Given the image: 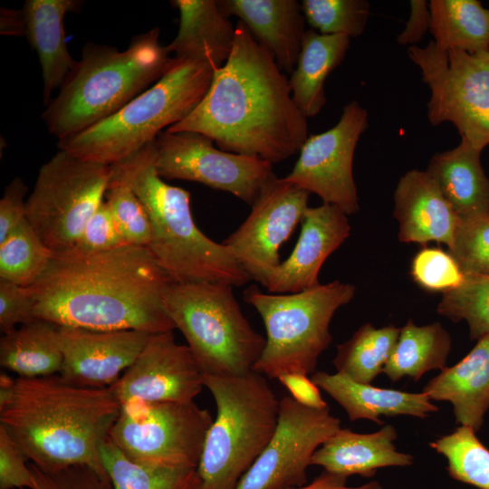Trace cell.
<instances>
[{
  "label": "cell",
  "mask_w": 489,
  "mask_h": 489,
  "mask_svg": "<svg viewBox=\"0 0 489 489\" xmlns=\"http://www.w3.org/2000/svg\"><path fill=\"white\" fill-rule=\"evenodd\" d=\"M304 18L321 34L358 37L366 28L370 5L365 0H303Z\"/></svg>",
  "instance_id": "cell-37"
},
{
  "label": "cell",
  "mask_w": 489,
  "mask_h": 489,
  "mask_svg": "<svg viewBox=\"0 0 489 489\" xmlns=\"http://www.w3.org/2000/svg\"><path fill=\"white\" fill-rule=\"evenodd\" d=\"M481 152L461 139L454 149L435 154L426 170L459 219L489 215V178Z\"/></svg>",
  "instance_id": "cell-27"
},
{
  "label": "cell",
  "mask_w": 489,
  "mask_h": 489,
  "mask_svg": "<svg viewBox=\"0 0 489 489\" xmlns=\"http://www.w3.org/2000/svg\"><path fill=\"white\" fill-rule=\"evenodd\" d=\"M350 233L347 215L338 206L327 203L309 206L292 254L268 277V292L294 293L320 284L319 273L323 263Z\"/></svg>",
  "instance_id": "cell-19"
},
{
  "label": "cell",
  "mask_w": 489,
  "mask_h": 489,
  "mask_svg": "<svg viewBox=\"0 0 489 489\" xmlns=\"http://www.w3.org/2000/svg\"><path fill=\"white\" fill-rule=\"evenodd\" d=\"M179 11L177 36L167 45L174 58L205 63L214 70L228 60L235 28L215 0H174Z\"/></svg>",
  "instance_id": "cell-24"
},
{
  "label": "cell",
  "mask_w": 489,
  "mask_h": 489,
  "mask_svg": "<svg viewBox=\"0 0 489 489\" xmlns=\"http://www.w3.org/2000/svg\"><path fill=\"white\" fill-rule=\"evenodd\" d=\"M346 35H326L305 31L296 66L289 84L292 100L305 118L314 117L326 104L324 83L340 64L350 46Z\"/></svg>",
  "instance_id": "cell-28"
},
{
  "label": "cell",
  "mask_w": 489,
  "mask_h": 489,
  "mask_svg": "<svg viewBox=\"0 0 489 489\" xmlns=\"http://www.w3.org/2000/svg\"><path fill=\"white\" fill-rule=\"evenodd\" d=\"M355 290L338 280L294 293H265L256 286L246 289L244 299L260 314L266 331L264 349L253 370L269 379L313 374L332 340V317L352 300Z\"/></svg>",
  "instance_id": "cell-9"
},
{
  "label": "cell",
  "mask_w": 489,
  "mask_h": 489,
  "mask_svg": "<svg viewBox=\"0 0 489 489\" xmlns=\"http://www.w3.org/2000/svg\"><path fill=\"white\" fill-rule=\"evenodd\" d=\"M216 416L204 444L197 472L203 489H235L275 431L280 399L254 370L230 377L204 376Z\"/></svg>",
  "instance_id": "cell-7"
},
{
  "label": "cell",
  "mask_w": 489,
  "mask_h": 489,
  "mask_svg": "<svg viewBox=\"0 0 489 489\" xmlns=\"http://www.w3.org/2000/svg\"><path fill=\"white\" fill-rule=\"evenodd\" d=\"M120 408L109 388L78 387L59 374L17 378L11 396L0 404V425L43 471L87 465L108 475L100 449Z\"/></svg>",
  "instance_id": "cell-3"
},
{
  "label": "cell",
  "mask_w": 489,
  "mask_h": 489,
  "mask_svg": "<svg viewBox=\"0 0 489 489\" xmlns=\"http://www.w3.org/2000/svg\"><path fill=\"white\" fill-rule=\"evenodd\" d=\"M397 438L398 432L390 424L372 433L340 427L316 450L312 465L345 478L353 475L371 478L383 467L412 465L414 456L397 450Z\"/></svg>",
  "instance_id": "cell-21"
},
{
  "label": "cell",
  "mask_w": 489,
  "mask_h": 489,
  "mask_svg": "<svg viewBox=\"0 0 489 489\" xmlns=\"http://www.w3.org/2000/svg\"><path fill=\"white\" fill-rule=\"evenodd\" d=\"M450 350V334L439 322L417 326L408 320L383 373L392 381L405 377L417 381L430 370L445 369Z\"/></svg>",
  "instance_id": "cell-30"
},
{
  "label": "cell",
  "mask_w": 489,
  "mask_h": 489,
  "mask_svg": "<svg viewBox=\"0 0 489 489\" xmlns=\"http://www.w3.org/2000/svg\"><path fill=\"white\" fill-rule=\"evenodd\" d=\"M224 283H171L165 310L185 337L204 376L246 374L261 357L265 338L244 315Z\"/></svg>",
  "instance_id": "cell-8"
},
{
  "label": "cell",
  "mask_w": 489,
  "mask_h": 489,
  "mask_svg": "<svg viewBox=\"0 0 489 489\" xmlns=\"http://www.w3.org/2000/svg\"><path fill=\"white\" fill-rule=\"evenodd\" d=\"M400 328L389 324L376 328L371 323L361 325L345 342L337 346L333 365L337 372L350 379L370 384L389 360Z\"/></svg>",
  "instance_id": "cell-32"
},
{
  "label": "cell",
  "mask_w": 489,
  "mask_h": 489,
  "mask_svg": "<svg viewBox=\"0 0 489 489\" xmlns=\"http://www.w3.org/2000/svg\"><path fill=\"white\" fill-rule=\"evenodd\" d=\"M171 283L148 247L123 244L95 254L53 256L31 287L38 319L155 334L175 329L163 302Z\"/></svg>",
  "instance_id": "cell-2"
},
{
  "label": "cell",
  "mask_w": 489,
  "mask_h": 489,
  "mask_svg": "<svg viewBox=\"0 0 489 489\" xmlns=\"http://www.w3.org/2000/svg\"><path fill=\"white\" fill-rule=\"evenodd\" d=\"M63 355L59 325L36 318L4 334L0 340V364L18 378L57 375Z\"/></svg>",
  "instance_id": "cell-29"
},
{
  "label": "cell",
  "mask_w": 489,
  "mask_h": 489,
  "mask_svg": "<svg viewBox=\"0 0 489 489\" xmlns=\"http://www.w3.org/2000/svg\"><path fill=\"white\" fill-rule=\"evenodd\" d=\"M436 312L454 322L465 321L471 340L489 334V273H464L459 286L443 293Z\"/></svg>",
  "instance_id": "cell-36"
},
{
  "label": "cell",
  "mask_w": 489,
  "mask_h": 489,
  "mask_svg": "<svg viewBox=\"0 0 489 489\" xmlns=\"http://www.w3.org/2000/svg\"><path fill=\"white\" fill-rule=\"evenodd\" d=\"M213 420L194 401L129 402L121 405L109 438L139 465L197 468Z\"/></svg>",
  "instance_id": "cell-12"
},
{
  "label": "cell",
  "mask_w": 489,
  "mask_h": 489,
  "mask_svg": "<svg viewBox=\"0 0 489 489\" xmlns=\"http://www.w3.org/2000/svg\"><path fill=\"white\" fill-rule=\"evenodd\" d=\"M100 454L114 489H203L197 468L139 465L127 458L109 436Z\"/></svg>",
  "instance_id": "cell-33"
},
{
  "label": "cell",
  "mask_w": 489,
  "mask_h": 489,
  "mask_svg": "<svg viewBox=\"0 0 489 489\" xmlns=\"http://www.w3.org/2000/svg\"><path fill=\"white\" fill-rule=\"evenodd\" d=\"M277 379L288 390L290 396L301 405L312 408L328 407L321 395L320 388L308 375L287 373L281 375Z\"/></svg>",
  "instance_id": "cell-46"
},
{
  "label": "cell",
  "mask_w": 489,
  "mask_h": 489,
  "mask_svg": "<svg viewBox=\"0 0 489 489\" xmlns=\"http://www.w3.org/2000/svg\"><path fill=\"white\" fill-rule=\"evenodd\" d=\"M310 193L273 175L240 226L224 242L252 280L265 287L281 263L279 250L308 209Z\"/></svg>",
  "instance_id": "cell-16"
},
{
  "label": "cell",
  "mask_w": 489,
  "mask_h": 489,
  "mask_svg": "<svg viewBox=\"0 0 489 489\" xmlns=\"http://www.w3.org/2000/svg\"><path fill=\"white\" fill-rule=\"evenodd\" d=\"M104 199L125 243L148 247L152 237L151 222L134 192L126 185L110 183Z\"/></svg>",
  "instance_id": "cell-38"
},
{
  "label": "cell",
  "mask_w": 489,
  "mask_h": 489,
  "mask_svg": "<svg viewBox=\"0 0 489 489\" xmlns=\"http://www.w3.org/2000/svg\"><path fill=\"white\" fill-rule=\"evenodd\" d=\"M32 489H114L108 475L87 465H74L57 471H43L32 463Z\"/></svg>",
  "instance_id": "cell-42"
},
{
  "label": "cell",
  "mask_w": 489,
  "mask_h": 489,
  "mask_svg": "<svg viewBox=\"0 0 489 489\" xmlns=\"http://www.w3.org/2000/svg\"><path fill=\"white\" fill-rule=\"evenodd\" d=\"M223 14L235 15L273 55L281 70L292 72L304 30L302 5L296 0H222Z\"/></svg>",
  "instance_id": "cell-22"
},
{
  "label": "cell",
  "mask_w": 489,
  "mask_h": 489,
  "mask_svg": "<svg viewBox=\"0 0 489 489\" xmlns=\"http://www.w3.org/2000/svg\"><path fill=\"white\" fill-rule=\"evenodd\" d=\"M36 299L31 286L0 278V331L6 334L36 319Z\"/></svg>",
  "instance_id": "cell-43"
},
{
  "label": "cell",
  "mask_w": 489,
  "mask_h": 489,
  "mask_svg": "<svg viewBox=\"0 0 489 489\" xmlns=\"http://www.w3.org/2000/svg\"><path fill=\"white\" fill-rule=\"evenodd\" d=\"M340 427L329 407L312 408L290 395L283 397L273 436L235 489H292L306 484L312 455Z\"/></svg>",
  "instance_id": "cell-14"
},
{
  "label": "cell",
  "mask_w": 489,
  "mask_h": 489,
  "mask_svg": "<svg viewBox=\"0 0 489 489\" xmlns=\"http://www.w3.org/2000/svg\"><path fill=\"white\" fill-rule=\"evenodd\" d=\"M410 273L420 287L443 293L456 288L464 280V273L454 257L436 247L419 250L412 260Z\"/></svg>",
  "instance_id": "cell-40"
},
{
  "label": "cell",
  "mask_w": 489,
  "mask_h": 489,
  "mask_svg": "<svg viewBox=\"0 0 489 489\" xmlns=\"http://www.w3.org/2000/svg\"><path fill=\"white\" fill-rule=\"evenodd\" d=\"M410 14L405 28L397 38L401 45H415L430 30L431 14L429 3L425 0H411Z\"/></svg>",
  "instance_id": "cell-47"
},
{
  "label": "cell",
  "mask_w": 489,
  "mask_h": 489,
  "mask_svg": "<svg viewBox=\"0 0 489 489\" xmlns=\"http://www.w3.org/2000/svg\"><path fill=\"white\" fill-rule=\"evenodd\" d=\"M311 379L345 410L350 421L367 419L383 426L380 416L427 418L439 410L423 391L378 388L356 382L339 372L315 371Z\"/></svg>",
  "instance_id": "cell-25"
},
{
  "label": "cell",
  "mask_w": 489,
  "mask_h": 489,
  "mask_svg": "<svg viewBox=\"0 0 489 489\" xmlns=\"http://www.w3.org/2000/svg\"><path fill=\"white\" fill-rule=\"evenodd\" d=\"M166 131L198 132L223 151L271 164L299 152L309 136L307 118L292 100L289 80L241 21L232 53L214 71L202 101Z\"/></svg>",
  "instance_id": "cell-1"
},
{
  "label": "cell",
  "mask_w": 489,
  "mask_h": 489,
  "mask_svg": "<svg viewBox=\"0 0 489 489\" xmlns=\"http://www.w3.org/2000/svg\"><path fill=\"white\" fill-rule=\"evenodd\" d=\"M0 34L2 35L24 36L25 21L22 9L1 7Z\"/></svg>",
  "instance_id": "cell-49"
},
{
  "label": "cell",
  "mask_w": 489,
  "mask_h": 489,
  "mask_svg": "<svg viewBox=\"0 0 489 489\" xmlns=\"http://www.w3.org/2000/svg\"><path fill=\"white\" fill-rule=\"evenodd\" d=\"M27 456L0 425V489L33 488Z\"/></svg>",
  "instance_id": "cell-44"
},
{
  "label": "cell",
  "mask_w": 489,
  "mask_h": 489,
  "mask_svg": "<svg viewBox=\"0 0 489 489\" xmlns=\"http://www.w3.org/2000/svg\"><path fill=\"white\" fill-rule=\"evenodd\" d=\"M430 30L445 51L469 53L489 51V9L478 0H431Z\"/></svg>",
  "instance_id": "cell-31"
},
{
  "label": "cell",
  "mask_w": 489,
  "mask_h": 489,
  "mask_svg": "<svg viewBox=\"0 0 489 489\" xmlns=\"http://www.w3.org/2000/svg\"><path fill=\"white\" fill-rule=\"evenodd\" d=\"M423 392L430 400L450 402L455 422L479 431L489 408V334L458 363L431 379Z\"/></svg>",
  "instance_id": "cell-23"
},
{
  "label": "cell",
  "mask_w": 489,
  "mask_h": 489,
  "mask_svg": "<svg viewBox=\"0 0 489 489\" xmlns=\"http://www.w3.org/2000/svg\"><path fill=\"white\" fill-rule=\"evenodd\" d=\"M82 5L80 0H26L22 8L24 36L41 65L46 106L53 91L61 88L77 63L67 48L63 20L66 14L80 11Z\"/></svg>",
  "instance_id": "cell-26"
},
{
  "label": "cell",
  "mask_w": 489,
  "mask_h": 489,
  "mask_svg": "<svg viewBox=\"0 0 489 489\" xmlns=\"http://www.w3.org/2000/svg\"><path fill=\"white\" fill-rule=\"evenodd\" d=\"M155 27L134 36L129 48L88 42L56 98L42 115L59 139L75 135L110 117L148 90L166 72L171 58Z\"/></svg>",
  "instance_id": "cell-5"
},
{
  "label": "cell",
  "mask_w": 489,
  "mask_h": 489,
  "mask_svg": "<svg viewBox=\"0 0 489 489\" xmlns=\"http://www.w3.org/2000/svg\"><path fill=\"white\" fill-rule=\"evenodd\" d=\"M127 244L104 201L87 221L75 244L61 255H90ZM59 256V255H57Z\"/></svg>",
  "instance_id": "cell-41"
},
{
  "label": "cell",
  "mask_w": 489,
  "mask_h": 489,
  "mask_svg": "<svg viewBox=\"0 0 489 489\" xmlns=\"http://www.w3.org/2000/svg\"><path fill=\"white\" fill-rule=\"evenodd\" d=\"M110 183L128 186L145 206L152 227L148 248L172 283L240 287L252 280L225 244L214 242L196 225L190 193L158 176L154 141L110 165Z\"/></svg>",
  "instance_id": "cell-4"
},
{
  "label": "cell",
  "mask_w": 489,
  "mask_h": 489,
  "mask_svg": "<svg viewBox=\"0 0 489 489\" xmlns=\"http://www.w3.org/2000/svg\"><path fill=\"white\" fill-rule=\"evenodd\" d=\"M27 192L28 187L20 177L5 187L0 199V242L26 219L24 197Z\"/></svg>",
  "instance_id": "cell-45"
},
{
  "label": "cell",
  "mask_w": 489,
  "mask_h": 489,
  "mask_svg": "<svg viewBox=\"0 0 489 489\" xmlns=\"http://www.w3.org/2000/svg\"><path fill=\"white\" fill-rule=\"evenodd\" d=\"M448 253L464 273H489V215L459 219Z\"/></svg>",
  "instance_id": "cell-39"
},
{
  "label": "cell",
  "mask_w": 489,
  "mask_h": 489,
  "mask_svg": "<svg viewBox=\"0 0 489 489\" xmlns=\"http://www.w3.org/2000/svg\"><path fill=\"white\" fill-rule=\"evenodd\" d=\"M207 64L171 58L163 76L115 114L58 148L83 160L113 165L155 140L164 128L187 118L206 96L214 77Z\"/></svg>",
  "instance_id": "cell-6"
},
{
  "label": "cell",
  "mask_w": 489,
  "mask_h": 489,
  "mask_svg": "<svg viewBox=\"0 0 489 489\" xmlns=\"http://www.w3.org/2000/svg\"><path fill=\"white\" fill-rule=\"evenodd\" d=\"M204 374L187 345L172 331L151 334L135 361L109 388L121 405L194 401L202 391Z\"/></svg>",
  "instance_id": "cell-17"
},
{
  "label": "cell",
  "mask_w": 489,
  "mask_h": 489,
  "mask_svg": "<svg viewBox=\"0 0 489 489\" xmlns=\"http://www.w3.org/2000/svg\"><path fill=\"white\" fill-rule=\"evenodd\" d=\"M53 258V252L25 219L0 242V278L32 286Z\"/></svg>",
  "instance_id": "cell-34"
},
{
  "label": "cell",
  "mask_w": 489,
  "mask_h": 489,
  "mask_svg": "<svg viewBox=\"0 0 489 489\" xmlns=\"http://www.w3.org/2000/svg\"><path fill=\"white\" fill-rule=\"evenodd\" d=\"M368 128V111L356 101L343 107L336 125L309 135L292 171L283 178L318 195L323 203L338 206L347 216L360 209L353 177L354 153Z\"/></svg>",
  "instance_id": "cell-15"
},
{
  "label": "cell",
  "mask_w": 489,
  "mask_h": 489,
  "mask_svg": "<svg viewBox=\"0 0 489 489\" xmlns=\"http://www.w3.org/2000/svg\"><path fill=\"white\" fill-rule=\"evenodd\" d=\"M394 206L400 242L452 245L459 218L426 170L411 169L400 177Z\"/></svg>",
  "instance_id": "cell-20"
},
{
  "label": "cell",
  "mask_w": 489,
  "mask_h": 489,
  "mask_svg": "<svg viewBox=\"0 0 489 489\" xmlns=\"http://www.w3.org/2000/svg\"><path fill=\"white\" fill-rule=\"evenodd\" d=\"M472 428L461 426L429 446L446 460V471L456 481L489 489V449Z\"/></svg>",
  "instance_id": "cell-35"
},
{
  "label": "cell",
  "mask_w": 489,
  "mask_h": 489,
  "mask_svg": "<svg viewBox=\"0 0 489 489\" xmlns=\"http://www.w3.org/2000/svg\"><path fill=\"white\" fill-rule=\"evenodd\" d=\"M348 478L330 474L326 471L316 476L310 484L292 489H384L383 485L372 480L358 486H349Z\"/></svg>",
  "instance_id": "cell-48"
},
{
  "label": "cell",
  "mask_w": 489,
  "mask_h": 489,
  "mask_svg": "<svg viewBox=\"0 0 489 489\" xmlns=\"http://www.w3.org/2000/svg\"><path fill=\"white\" fill-rule=\"evenodd\" d=\"M150 335L129 330L59 326L63 355L59 375L78 387L110 388L135 361Z\"/></svg>",
  "instance_id": "cell-18"
},
{
  "label": "cell",
  "mask_w": 489,
  "mask_h": 489,
  "mask_svg": "<svg viewBox=\"0 0 489 489\" xmlns=\"http://www.w3.org/2000/svg\"><path fill=\"white\" fill-rule=\"evenodd\" d=\"M213 142L194 131L160 132L154 140L157 173L161 178L198 182L231 193L252 206L274 175L273 164L217 149Z\"/></svg>",
  "instance_id": "cell-13"
},
{
  "label": "cell",
  "mask_w": 489,
  "mask_h": 489,
  "mask_svg": "<svg viewBox=\"0 0 489 489\" xmlns=\"http://www.w3.org/2000/svg\"><path fill=\"white\" fill-rule=\"evenodd\" d=\"M408 55L430 89V124L452 123L461 139L483 151L489 145V51H445L431 41L410 46Z\"/></svg>",
  "instance_id": "cell-11"
},
{
  "label": "cell",
  "mask_w": 489,
  "mask_h": 489,
  "mask_svg": "<svg viewBox=\"0 0 489 489\" xmlns=\"http://www.w3.org/2000/svg\"><path fill=\"white\" fill-rule=\"evenodd\" d=\"M110 166L59 150L39 169L25 218L53 256L68 252L104 201Z\"/></svg>",
  "instance_id": "cell-10"
}]
</instances>
